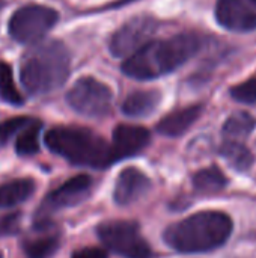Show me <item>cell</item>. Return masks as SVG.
Masks as SVG:
<instances>
[{"label":"cell","mask_w":256,"mask_h":258,"mask_svg":"<svg viewBox=\"0 0 256 258\" xmlns=\"http://www.w3.org/2000/svg\"><path fill=\"white\" fill-rule=\"evenodd\" d=\"M202 47V39L195 33H180L169 39H154L131 54L122 71L137 80H149L172 73L195 56Z\"/></svg>","instance_id":"cell-1"},{"label":"cell","mask_w":256,"mask_h":258,"mask_svg":"<svg viewBox=\"0 0 256 258\" xmlns=\"http://www.w3.org/2000/svg\"><path fill=\"white\" fill-rule=\"evenodd\" d=\"M71 57L62 41H41L20 60V80L29 95L39 97L59 89L69 76Z\"/></svg>","instance_id":"cell-2"},{"label":"cell","mask_w":256,"mask_h":258,"mask_svg":"<svg viewBox=\"0 0 256 258\" xmlns=\"http://www.w3.org/2000/svg\"><path fill=\"white\" fill-rule=\"evenodd\" d=\"M232 219L222 212H199L169 225L163 239L172 249L184 254L208 252L226 243L232 233Z\"/></svg>","instance_id":"cell-3"},{"label":"cell","mask_w":256,"mask_h":258,"mask_svg":"<svg viewBox=\"0 0 256 258\" xmlns=\"http://www.w3.org/2000/svg\"><path fill=\"white\" fill-rule=\"evenodd\" d=\"M45 145L51 153L77 166L103 169L118 160L113 147L84 127H54L45 133Z\"/></svg>","instance_id":"cell-4"},{"label":"cell","mask_w":256,"mask_h":258,"mask_svg":"<svg viewBox=\"0 0 256 258\" xmlns=\"http://www.w3.org/2000/svg\"><path fill=\"white\" fill-rule=\"evenodd\" d=\"M59 21V12L50 6L27 3L18 8L9 20V36L24 45L41 42Z\"/></svg>","instance_id":"cell-5"},{"label":"cell","mask_w":256,"mask_h":258,"mask_svg":"<svg viewBox=\"0 0 256 258\" xmlns=\"http://www.w3.org/2000/svg\"><path fill=\"white\" fill-rule=\"evenodd\" d=\"M97 236L107 249L125 258H152L140 227L133 221H106L97 227Z\"/></svg>","instance_id":"cell-6"},{"label":"cell","mask_w":256,"mask_h":258,"mask_svg":"<svg viewBox=\"0 0 256 258\" xmlns=\"http://www.w3.org/2000/svg\"><path fill=\"white\" fill-rule=\"evenodd\" d=\"M92 187V178L86 174L77 175L65 181L62 186L50 192L45 200L41 203L35 213V230L45 231L53 227L50 216L54 212H59L66 207H74L84 201Z\"/></svg>","instance_id":"cell-7"},{"label":"cell","mask_w":256,"mask_h":258,"mask_svg":"<svg viewBox=\"0 0 256 258\" xmlns=\"http://www.w3.org/2000/svg\"><path fill=\"white\" fill-rule=\"evenodd\" d=\"M112 91L103 82L94 77H81L66 94L68 104L80 115L89 118H103L112 109Z\"/></svg>","instance_id":"cell-8"},{"label":"cell","mask_w":256,"mask_h":258,"mask_svg":"<svg viewBox=\"0 0 256 258\" xmlns=\"http://www.w3.org/2000/svg\"><path fill=\"white\" fill-rule=\"evenodd\" d=\"M158 27L157 20L149 15L134 17L119 27L110 39V51L116 57L131 56L143 45L151 42Z\"/></svg>","instance_id":"cell-9"},{"label":"cell","mask_w":256,"mask_h":258,"mask_svg":"<svg viewBox=\"0 0 256 258\" xmlns=\"http://www.w3.org/2000/svg\"><path fill=\"white\" fill-rule=\"evenodd\" d=\"M217 21L235 32L256 29V0H217Z\"/></svg>","instance_id":"cell-10"},{"label":"cell","mask_w":256,"mask_h":258,"mask_svg":"<svg viewBox=\"0 0 256 258\" xmlns=\"http://www.w3.org/2000/svg\"><path fill=\"white\" fill-rule=\"evenodd\" d=\"M151 186L152 183L143 171L133 166L125 168L119 172L115 183V192H113L115 203L119 206L133 204L137 200H140L143 195H146Z\"/></svg>","instance_id":"cell-11"},{"label":"cell","mask_w":256,"mask_h":258,"mask_svg":"<svg viewBox=\"0 0 256 258\" xmlns=\"http://www.w3.org/2000/svg\"><path fill=\"white\" fill-rule=\"evenodd\" d=\"M151 142V133L140 125L119 124L113 130V151L116 159H127L139 154Z\"/></svg>","instance_id":"cell-12"},{"label":"cell","mask_w":256,"mask_h":258,"mask_svg":"<svg viewBox=\"0 0 256 258\" xmlns=\"http://www.w3.org/2000/svg\"><path fill=\"white\" fill-rule=\"evenodd\" d=\"M202 113V106L195 104L189 106L184 109H178L169 115H166L158 124H157V132L163 136L169 138H177L184 135L201 116Z\"/></svg>","instance_id":"cell-13"},{"label":"cell","mask_w":256,"mask_h":258,"mask_svg":"<svg viewBox=\"0 0 256 258\" xmlns=\"http://www.w3.org/2000/svg\"><path fill=\"white\" fill-rule=\"evenodd\" d=\"M161 94L158 91H136L131 92L122 103V112L127 116L143 118L151 115L160 104Z\"/></svg>","instance_id":"cell-14"},{"label":"cell","mask_w":256,"mask_h":258,"mask_svg":"<svg viewBox=\"0 0 256 258\" xmlns=\"http://www.w3.org/2000/svg\"><path fill=\"white\" fill-rule=\"evenodd\" d=\"M36 189L32 178H18L0 184V209H11L27 201Z\"/></svg>","instance_id":"cell-15"},{"label":"cell","mask_w":256,"mask_h":258,"mask_svg":"<svg viewBox=\"0 0 256 258\" xmlns=\"http://www.w3.org/2000/svg\"><path fill=\"white\" fill-rule=\"evenodd\" d=\"M192 181H193V189L202 195L217 194L223 190L228 183L225 174L217 166H210V168H204L198 171L193 175Z\"/></svg>","instance_id":"cell-16"},{"label":"cell","mask_w":256,"mask_h":258,"mask_svg":"<svg viewBox=\"0 0 256 258\" xmlns=\"http://www.w3.org/2000/svg\"><path fill=\"white\" fill-rule=\"evenodd\" d=\"M219 154L229 163V166L237 171H247L253 163L250 150L238 141H225L219 148Z\"/></svg>","instance_id":"cell-17"},{"label":"cell","mask_w":256,"mask_h":258,"mask_svg":"<svg viewBox=\"0 0 256 258\" xmlns=\"http://www.w3.org/2000/svg\"><path fill=\"white\" fill-rule=\"evenodd\" d=\"M60 246L59 234H47L23 242V252L27 258H51Z\"/></svg>","instance_id":"cell-18"},{"label":"cell","mask_w":256,"mask_h":258,"mask_svg":"<svg viewBox=\"0 0 256 258\" xmlns=\"http://www.w3.org/2000/svg\"><path fill=\"white\" fill-rule=\"evenodd\" d=\"M256 127V119L247 112L232 113L223 124V135L232 141L249 136Z\"/></svg>","instance_id":"cell-19"},{"label":"cell","mask_w":256,"mask_h":258,"mask_svg":"<svg viewBox=\"0 0 256 258\" xmlns=\"http://www.w3.org/2000/svg\"><path fill=\"white\" fill-rule=\"evenodd\" d=\"M42 130V122L39 119H33L30 125H27L15 141V151L18 156H33L39 151V136Z\"/></svg>","instance_id":"cell-20"},{"label":"cell","mask_w":256,"mask_h":258,"mask_svg":"<svg viewBox=\"0 0 256 258\" xmlns=\"http://www.w3.org/2000/svg\"><path fill=\"white\" fill-rule=\"evenodd\" d=\"M0 98L12 106L24 104V97L18 91L14 80L12 67L5 60H0Z\"/></svg>","instance_id":"cell-21"},{"label":"cell","mask_w":256,"mask_h":258,"mask_svg":"<svg viewBox=\"0 0 256 258\" xmlns=\"http://www.w3.org/2000/svg\"><path fill=\"white\" fill-rule=\"evenodd\" d=\"M30 116H14L0 122V147H5L14 136H18L27 125L33 122Z\"/></svg>","instance_id":"cell-22"},{"label":"cell","mask_w":256,"mask_h":258,"mask_svg":"<svg viewBox=\"0 0 256 258\" xmlns=\"http://www.w3.org/2000/svg\"><path fill=\"white\" fill-rule=\"evenodd\" d=\"M231 97L240 103H256V77H252L231 89Z\"/></svg>","instance_id":"cell-23"},{"label":"cell","mask_w":256,"mask_h":258,"mask_svg":"<svg viewBox=\"0 0 256 258\" xmlns=\"http://www.w3.org/2000/svg\"><path fill=\"white\" fill-rule=\"evenodd\" d=\"M21 225V213L12 212L8 215L0 216V237L5 236H15L20 231Z\"/></svg>","instance_id":"cell-24"},{"label":"cell","mask_w":256,"mask_h":258,"mask_svg":"<svg viewBox=\"0 0 256 258\" xmlns=\"http://www.w3.org/2000/svg\"><path fill=\"white\" fill-rule=\"evenodd\" d=\"M71 258H109V255L101 248H83L72 252Z\"/></svg>","instance_id":"cell-25"},{"label":"cell","mask_w":256,"mask_h":258,"mask_svg":"<svg viewBox=\"0 0 256 258\" xmlns=\"http://www.w3.org/2000/svg\"><path fill=\"white\" fill-rule=\"evenodd\" d=\"M5 6H6V0H0V14H2V11H3Z\"/></svg>","instance_id":"cell-26"},{"label":"cell","mask_w":256,"mask_h":258,"mask_svg":"<svg viewBox=\"0 0 256 258\" xmlns=\"http://www.w3.org/2000/svg\"><path fill=\"white\" fill-rule=\"evenodd\" d=\"M127 2H131V0H122L121 3H127Z\"/></svg>","instance_id":"cell-27"},{"label":"cell","mask_w":256,"mask_h":258,"mask_svg":"<svg viewBox=\"0 0 256 258\" xmlns=\"http://www.w3.org/2000/svg\"><path fill=\"white\" fill-rule=\"evenodd\" d=\"M0 258H2V254H0Z\"/></svg>","instance_id":"cell-28"}]
</instances>
